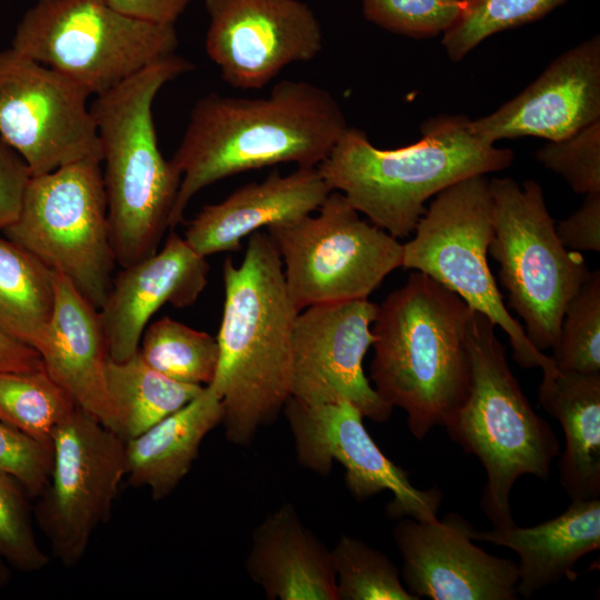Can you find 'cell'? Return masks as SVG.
Masks as SVG:
<instances>
[{
  "label": "cell",
  "mask_w": 600,
  "mask_h": 600,
  "mask_svg": "<svg viewBox=\"0 0 600 600\" xmlns=\"http://www.w3.org/2000/svg\"><path fill=\"white\" fill-rule=\"evenodd\" d=\"M53 272L0 236V331L33 347L54 307Z\"/></svg>",
  "instance_id": "4316f807"
},
{
  "label": "cell",
  "mask_w": 600,
  "mask_h": 600,
  "mask_svg": "<svg viewBox=\"0 0 600 600\" xmlns=\"http://www.w3.org/2000/svg\"><path fill=\"white\" fill-rule=\"evenodd\" d=\"M1 232L100 309L116 263L100 160L31 176L18 217Z\"/></svg>",
  "instance_id": "30bf717a"
},
{
  "label": "cell",
  "mask_w": 600,
  "mask_h": 600,
  "mask_svg": "<svg viewBox=\"0 0 600 600\" xmlns=\"http://www.w3.org/2000/svg\"><path fill=\"white\" fill-rule=\"evenodd\" d=\"M470 537L514 551L520 562L518 596L530 598L566 577L577 578L576 563L600 548V499L571 500L558 517L530 528L517 524L489 531L473 528Z\"/></svg>",
  "instance_id": "603a6c76"
},
{
  "label": "cell",
  "mask_w": 600,
  "mask_h": 600,
  "mask_svg": "<svg viewBox=\"0 0 600 600\" xmlns=\"http://www.w3.org/2000/svg\"><path fill=\"white\" fill-rule=\"evenodd\" d=\"M11 573L8 564L2 559H0V589L9 583Z\"/></svg>",
  "instance_id": "60d3db41"
},
{
  "label": "cell",
  "mask_w": 600,
  "mask_h": 600,
  "mask_svg": "<svg viewBox=\"0 0 600 600\" xmlns=\"http://www.w3.org/2000/svg\"><path fill=\"white\" fill-rule=\"evenodd\" d=\"M114 9L150 22L176 24L191 0H108Z\"/></svg>",
  "instance_id": "f35d334b"
},
{
  "label": "cell",
  "mask_w": 600,
  "mask_h": 600,
  "mask_svg": "<svg viewBox=\"0 0 600 600\" xmlns=\"http://www.w3.org/2000/svg\"><path fill=\"white\" fill-rule=\"evenodd\" d=\"M460 516L422 522L403 518L393 530L408 591L432 600H513L518 563L494 557L470 537Z\"/></svg>",
  "instance_id": "e0dca14e"
},
{
  "label": "cell",
  "mask_w": 600,
  "mask_h": 600,
  "mask_svg": "<svg viewBox=\"0 0 600 600\" xmlns=\"http://www.w3.org/2000/svg\"><path fill=\"white\" fill-rule=\"evenodd\" d=\"M52 466L51 446L0 420V472L14 478L29 496L44 489Z\"/></svg>",
  "instance_id": "d590c367"
},
{
  "label": "cell",
  "mask_w": 600,
  "mask_h": 600,
  "mask_svg": "<svg viewBox=\"0 0 600 600\" xmlns=\"http://www.w3.org/2000/svg\"><path fill=\"white\" fill-rule=\"evenodd\" d=\"M553 349L562 371L600 373V271L590 274L566 308Z\"/></svg>",
  "instance_id": "1f68e13d"
},
{
  "label": "cell",
  "mask_w": 600,
  "mask_h": 600,
  "mask_svg": "<svg viewBox=\"0 0 600 600\" xmlns=\"http://www.w3.org/2000/svg\"><path fill=\"white\" fill-rule=\"evenodd\" d=\"M138 356L172 380L206 387L217 372L219 346L211 334L162 317L146 327Z\"/></svg>",
  "instance_id": "83f0119b"
},
{
  "label": "cell",
  "mask_w": 600,
  "mask_h": 600,
  "mask_svg": "<svg viewBox=\"0 0 600 600\" xmlns=\"http://www.w3.org/2000/svg\"><path fill=\"white\" fill-rule=\"evenodd\" d=\"M471 312L457 293L418 271L378 306L370 379L388 404L407 413L417 439L444 426L468 394Z\"/></svg>",
  "instance_id": "3957f363"
},
{
  "label": "cell",
  "mask_w": 600,
  "mask_h": 600,
  "mask_svg": "<svg viewBox=\"0 0 600 600\" xmlns=\"http://www.w3.org/2000/svg\"><path fill=\"white\" fill-rule=\"evenodd\" d=\"M26 494L20 482L0 472V559L18 571L36 572L50 560L34 536Z\"/></svg>",
  "instance_id": "836d02e7"
},
{
  "label": "cell",
  "mask_w": 600,
  "mask_h": 600,
  "mask_svg": "<svg viewBox=\"0 0 600 600\" xmlns=\"http://www.w3.org/2000/svg\"><path fill=\"white\" fill-rule=\"evenodd\" d=\"M178 44L174 24L128 16L108 0H37L11 41L94 97L173 54Z\"/></svg>",
  "instance_id": "52a82bcc"
},
{
  "label": "cell",
  "mask_w": 600,
  "mask_h": 600,
  "mask_svg": "<svg viewBox=\"0 0 600 600\" xmlns=\"http://www.w3.org/2000/svg\"><path fill=\"white\" fill-rule=\"evenodd\" d=\"M568 0H469L442 37L452 61L462 60L488 37L541 19Z\"/></svg>",
  "instance_id": "4dcf8cb0"
},
{
  "label": "cell",
  "mask_w": 600,
  "mask_h": 600,
  "mask_svg": "<svg viewBox=\"0 0 600 600\" xmlns=\"http://www.w3.org/2000/svg\"><path fill=\"white\" fill-rule=\"evenodd\" d=\"M561 243L571 251L600 250V192L586 194L581 207L556 224Z\"/></svg>",
  "instance_id": "74e56055"
},
{
  "label": "cell",
  "mask_w": 600,
  "mask_h": 600,
  "mask_svg": "<svg viewBox=\"0 0 600 600\" xmlns=\"http://www.w3.org/2000/svg\"><path fill=\"white\" fill-rule=\"evenodd\" d=\"M493 201V238L489 253L510 306L524 321L538 350L552 349L562 318L590 271L580 252L568 250L556 232L541 186L511 178L489 180Z\"/></svg>",
  "instance_id": "ba28073f"
},
{
  "label": "cell",
  "mask_w": 600,
  "mask_h": 600,
  "mask_svg": "<svg viewBox=\"0 0 600 600\" xmlns=\"http://www.w3.org/2000/svg\"><path fill=\"white\" fill-rule=\"evenodd\" d=\"M44 368L31 346L0 331V372H23Z\"/></svg>",
  "instance_id": "ab89813d"
},
{
  "label": "cell",
  "mask_w": 600,
  "mask_h": 600,
  "mask_svg": "<svg viewBox=\"0 0 600 600\" xmlns=\"http://www.w3.org/2000/svg\"><path fill=\"white\" fill-rule=\"evenodd\" d=\"M77 407L44 368L0 372V420L51 446L54 428Z\"/></svg>",
  "instance_id": "f1b7e54d"
},
{
  "label": "cell",
  "mask_w": 600,
  "mask_h": 600,
  "mask_svg": "<svg viewBox=\"0 0 600 600\" xmlns=\"http://www.w3.org/2000/svg\"><path fill=\"white\" fill-rule=\"evenodd\" d=\"M52 272L54 307L33 348L46 371L77 407L119 434L106 386L109 356L99 311L67 277Z\"/></svg>",
  "instance_id": "ffe728a7"
},
{
  "label": "cell",
  "mask_w": 600,
  "mask_h": 600,
  "mask_svg": "<svg viewBox=\"0 0 600 600\" xmlns=\"http://www.w3.org/2000/svg\"><path fill=\"white\" fill-rule=\"evenodd\" d=\"M89 97L62 73L11 47L0 50V137L31 176L84 159L101 161Z\"/></svg>",
  "instance_id": "4fadbf2b"
},
{
  "label": "cell",
  "mask_w": 600,
  "mask_h": 600,
  "mask_svg": "<svg viewBox=\"0 0 600 600\" xmlns=\"http://www.w3.org/2000/svg\"><path fill=\"white\" fill-rule=\"evenodd\" d=\"M338 600H418L401 583L397 567L361 540L342 536L331 550Z\"/></svg>",
  "instance_id": "f546056e"
},
{
  "label": "cell",
  "mask_w": 600,
  "mask_h": 600,
  "mask_svg": "<svg viewBox=\"0 0 600 600\" xmlns=\"http://www.w3.org/2000/svg\"><path fill=\"white\" fill-rule=\"evenodd\" d=\"M104 378L124 441L176 412L203 389L163 376L144 363L138 352L124 361L108 358Z\"/></svg>",
  "instance_id": "484cf974"
},
{
  "label": "cell",
  "mask_w": 600,
  "mask_h": 600,
  "mask_svg": "<svg viewBox=\"0 0 600 600\" xmlns=\"http://www.w3.org/2000/svg\"><path fill=\"white\" fill-rule=\"evenodd\" d=\"M246 571L270 600H338L331 550L290 502L254 529Z\"/></svg>",
  "instance_id": "7402d4cb"
},
{
  "label": "cell",
  "mask_w": 600,
  "mask_h": 600,
  "mask_svg": "<svg viewBox=\"0 0 600 600\" xmlns=\"http://www.w3.org/2000/svg\"><path fill=\"white\" fill-rule=\"evenodd\" d=\"M539 403L563 429L561 486L571 500L600 498V373L542 369Z\"/></svg>",
  "instance_id": "d4e9b609"
},
{
  "label": "cell",
  "mask_w": 600,
  "mask_h": 600,
  "mask_svg": "<svg viewBox=\"0 0 600 600\" xmlns=\"http://www.w3.org/2000/svg\"><path fill=\"white\" fill-rule=\"evenodd\" d=\"M536 158L563 177L574 192H600V120L567 138L549 141Z\"/></svg>",
  "instance_id": "e575fe53"
},
{
  "label": "cell",
  "mask_w": 600,
  "mask_h": 600,
  "mask_svg": "<svg viewBox=\"0 0 600 600\" xmlns=\"http://www.w3.org/2000/svg\"><path fill=\"white\" fill-rule=\"evenodd\" d=\"M208 272L206 257L173 231L159 251L123 267L98 310L109 358L124 361L137 354L150 318L167 303L192 306L208 283Z\"/></svg>",
  "instance_id": "d6986e66"
},
{
  "label": "cell",
  "mask_w": 600,
  "mask_h": 600,
  "mask_svg": "<svg viewBox=\"0 0 600 600\" xmlns=\"http://www.w3.org/2000/svg\"><path fill=\"white\" fill-rule=\"evenodd\" d=\"M222 418L220 397L206 386L186 406L126 440L128 484L149 488L156 501L168 497L188 474L203 439Z\"/></svg>",
  "instance_id": "cb8c5ba5"
},
{
  "label": "cell",
  "mask_w": 600,
  "mask_h": 600,
  "mask_svg": "<svg viewBox=\"0 0 600 600\" xmlns=\"http://www.w3.org/2000/svg\"><path fill=\"white\" fill-rule=\"evenodd\" d=\"M598 120L600 37L596 34L556 58L498 110L470 120V129L491 143L521 137L557 141Z\"/></svg>",
  "instance_id": "ac0fdd59"
},
{
  "label": "cell",
  "mask_w": 600,
  "mask_h": 600,
  "mask_svg": "<svg viewBox=\"0 0 600 600\" xmlns=\"http://www.w3.org/2000/svg\"><path fill=\"white\" fill-rule=\"evenodd\" d=\"M283 409L300 466L327 476L336 460L344 468L346 486L357 500L390 491L389 517L438 519L441 490L417 489L408 473L380 450L363 426V414L351 402L308 404L290 397Z\"/></svg>",
  "instance_id": "5bb4252c"
},
{
  "label": "cell",
  "mask_w": 600,
  "mask_h": 600,
  "mask_svg": "<svg viewBox=\"0 0 600 600\" xmlns=\"http://www.w3.org/2000/svg\"><path fill=\"white\" fill-rule=\"evenodd\" d=\"M494 329L490 319L472 310L467 328L469 390L443 427L482 463L487 482L481 509L493 528L502 529L516 524L510 506L516 481L524 474L548 479L560 446L522 392Z\"/></svg>",
  "instance_id": "8992f818"
},
{
  "label": "cell",
  "mask_w": 600,
  "mask_h": 600,
  "mask_svg": "<svg viewBox=\"0 0 600 600\" xmlns=\"http://www.w3.org/2000/svg\"><path fill=\"white\" fill-rule=\"evenodd\" d=\"M378 304L368 299L299 311L291 343L290 397L320 404L347 400L363 417L387 421L393 411L370 384L362 363L376 337Z\"/></svg>",
  "instance_id": "9a60e30c"
},
{
  "label": "cell",
  "mask_w": 600,
  "mask_h": 600,
  "mask_svg": "<svg viewBox=\"0 0 600 600\" xmlns=\"http://www.w3.org/2000/svg\"><path fill=\"white\" fill-rule=\"evenodd\" d=\"M413 232L402 244V268L429 276L501 328L520 367L542 370L554 364L532 346L508 311L489 268L493 201L484 176L467 178L439 192Z\"/></svg>",
  "instance_id": "9c48e42d"
},
{
  "label": "cell",
  "mask_w": 600,
  "mask_h": 600,
  "mask_svg": "<svg viewBox=\"0 0 600 600\" xmlns=\"http://www.w3.org/2000/svg\"><path fill=\"white\" fill-rule=\"evenodd\" d=\"M242 262L223 263L224 303L211 386L223 407L226 438L246 446L290 398L296 308L280 254L268 233L248 237Z\"/></svg>",
  "instance_id": "7a4b0ae2"
},
{
  "label": "cell",
  "mask_w": 600,
  "mask_h": 600,
  "mask_svg": "<svg viewBox=\"0 0 600 600\" xmlns=\"http://www.w3.org/2000/svg\"><path fill=\"white\" fill-rule=\"evenodd\" d=\"M317 211L267 228L296 308L368 299L401 267L402 244L361 219L341 192L331 191Z\"/></svg>",
  "instance_id": "8fae6325"
},
{
  "label": "cell",
  "mask_w": 600,
  "mask_h": 600,
  "mask_svg": "<svg viewBox=\"0 0 600 600\" xmlns=\"http://www.w3.org/2000/svg\"><path fill=\"white\" fill-rule=\"evenodd\" d=\"M347 129L333 96L303 80L280 81L263 98L201 97L170 159L181 183L169 228L199 191L222 179L279 163L317 168Z\"/></svg>",
  "instance_id": "6da1fadb"
},
{
  "label": "cell",
  "mask_w": 600,
  "mask_h": 600,
  "mask_svg": "<svg viewBox=\"0 0 600 600\" xmlns=\"http://www.w3.org/2000/svg\"><path fill=\"white\" fill-rule=\"evenodd\" d=\"M330 192L317 168H298L288 174L274 170L262 181L204 206L188 223L183 238L206 258L237 251L251 233L317 211Z\"/></svg>",
  "instance_id": "44dd1931"
},
{
  "label": "cell",
  "mask_w": 600,
  "mask_h": 600,
  "mask_svg": "<svg viewBox=\"0 0 600 600\" xmlns=\"http://www.w3.org/2000/svg\"><path fill=\"white\" fill-rule=\"evenodd\" d=\"M464 0H361L363 17L392 33L416 39L446 33L460 18Z\"/></svg>",
  "instance_id": "d6a6232c"
},
{
  "label": "cell",
  "mask_w": 600,
  "mask_h": 600,
  "mask_svg": "<svg viewBox=\"0 0 600 600\" xmlns=\"http://www.w3.org/2000/svg\"><path fill=\"white\" fill-rule=\"evenodd\" d=\"M421 133L412 144L386 150L348 127L317 169L331 191L400 239L413 233L429 198L467 178L501 171L514 159L510 149L477 137L466 116L428 119Z\"/></svg>",
  "instance_id": "277c9868"
},
{
  "label": "cell",
  "mask_w": 600,
  "mask_h": 600,
  "mask_svg": "<svg viewBox=\"0 0 600 600\" xmlns=\"http://www.w3.org/2000/svg\"><path fill=\"white\" fill-rule=\"evenodd\" d=\"M30 178L24 160L0 137V231L18 217Z\"/></svg>",
  "instance_id": "8d00e7d4"
},
{
  "label": "cell",
  "mask_w": 600,
  "mask_h": 600,
  "mask_svg": "<svg viewBox=\"0 0 600 600\" xmlns=\"http://www.w3.org/2000/svg\"><path fill=\"white\" fill-rule=\"evenodd\" d=\"M49 480L37 497L34 517L53 557L78 564L94 531L111 517L126 478L124 440L76 408L53 430Z\"/></svg>",
  "instance_id": "7c38bea8"
},
{
  "label": "cell",
  "mask_w": 600,
  "mask_h": 600,
  "mask_svg": "<svg viewBox=\"0 0 600 600\" xmlns=\"http://www.w3.org/2000/svg\"><path fill=\"white\" fill-rule=\"evenodd\" d=\"M464 1H469V0H464Z\"/></svg>",
  "instance_id": "b9f144b4"
},
{
  "label": "cell",
  "mask_w": 600,
  "mask_h": 600,
  "mask_svg": "<svg viewBox=\"0 0 600 600\" xmlns=\"http://www.w3.org/2000/svg\"><path fill=\"white\" fill-rule=\"evenodd\" d=\"M194 66L167 56L96 96V123L116 262L128 267L154 253L169 228L181 173L162 156L152 107L159 91Z\"/></svg>",
  "instance_id": "5b68a950"
},
{
  "label": "cell",
  "mask_w": 600,
  "mask_h": 600,
  "mask_svg": "<svg viewBox=\"0 0 600 600\" xmlns=\"http://www.w3.org/2000/svg\"><path fill=\"white\" fill-rule=\"evenodd\" d=\"M203 2L209 18L206 52L233 88L261 89L323 48L321 23L302 0Z\"/></svg>",
  "instance_id": "2e32d148"
}]
</instances>
